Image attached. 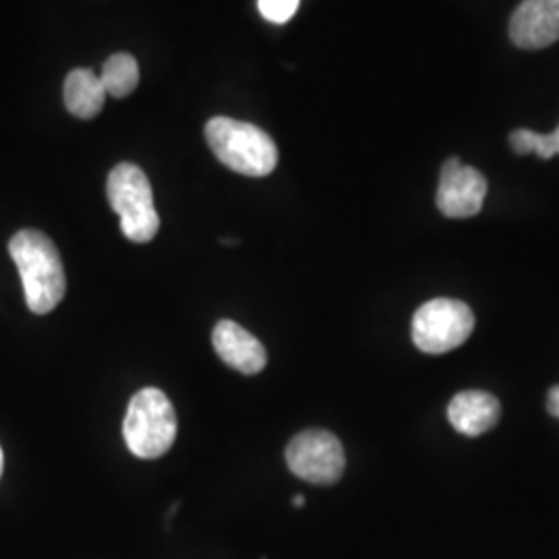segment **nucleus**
I'll return each instance as SVG.
<instances>
[{
  "mask_svg": "<svg viewBox=\"0 0 559 559\" xmlns=\"http://www.w3.org/2000/svg\"><path fill=\"white\" fill-rule=\"evenodd\" d=\"M500 400L483 390L460 392L448 406V419L452 427L466 438H479L491 431L500 423Z\"/></svg>",
  "mask_w": 559,
  "mask_h": 559,
  "instance_id": "nucleus-10",
  "label": "nucleus"
},
{
  "mask_svg": "<svg viewBox=\"0 0 559 559\" xmlns=\"http://www.w3.org/2000/svg\"><path fill=\"white\" fill-rule=\"evenodd\" d=\"M2 468H4V456H2V448H0V477H2Z\"/></svg>",
  "mask_w": 559,
  "mask_h": 559,
  "instance_id": "nucleus-17",
  "label": "nucleus"
},
{
  "mask_svg": "<svg viewBox=\"0 0 559 559\" xmlns=\"http://www.w3.org/2000/svg\"><path fill=\"white\" fill-rule=\"evenodd\" d=\"M286 464L299 479L313 485H334L344 475L346 456L334 433L307 429L288 443Z\"/></svg>",
  "mask_w": 559,
  "mask_h": 559,
  "instance_id": "nucleus-6",
  "label": "nucleus"
},
{
  "mask_svg": "<svg viewBox=\"0 0 559 559\" xmlns=\"http://www.w3.org/2000/svg\"><path fill=\"white\" fill-rule=\"evenodd\" d=\"M510 38L522 50H540L559 40V0H522L510 20Z\"/></svg>",
  "mask_w": 559,
  "mask_h": 559,
  "instance_id": "nucleus-8",
  "label": "nucleus"
},
{
  "mask_svg": "<svg viewBox=\"0 0 559 559\" xmlns=\"http://www.w3.org/2000/svg\"><path fill=\"white\" fill-rule=\"evenodd\" d=\"M122 436L127 448L138 459L164 456L177 440V413L173 402L158 388L138 392L129 402L122 420Z\"/></svg>",
  "mask_w": 559,
  "mask_h": 559,
  "instance_id": "nucleus-3",
  "label": "nucleus"
},
{
  "mask_svg": "<svg viewBox=\"0 0 559 559\" xmlns=\"http://www.w3.org/2000/svg\"><path fill=\"white\" fill-rule=\"evenodd\" d=\"M106 195L119 214L122 235L133 242H150L160 230V216L154 207V193L140 166L122 162L112 168Z\"/></svg>",
  "mask_w": 559,
  "mask_h": 559,
  "instance_id": "nucleus-4",
  "label": "nucleus"
},
{
  "mask_svg": "<svg viewBox=\"0 0 559 559\" xmlns=\"http://www.w3.org/2000/svg\"><path fill=\"white\" fill-rule=\"evenodd\" d=\"M106 102L100 78L90 69H75L64 81V106L78 119H96Z\"/></svg>",
  "mask_w": 559,
  "mask_h": 559,
  "instance_id": "nucleus-11",
  "label": "nucleus"
},
{
  "mask_svg": "<svg viewBox=\"0 0 559 559\" xmlns=\"http://www.w3.org/2000/svg\"><path fill=\"white\" fill-rule=\"evenodd\" d=\"M547 411L559 419V385H554L547 394Z\"/></svg>",
  "mask_w": 559,
  "mask_h": 559,
  "instance_id": "nucleus-15",
  "label": "nucleus"
},
{
  "mask_svg": "<svg viewBox=\"0 0 559 559\" xmlns=\"http://www.w3.org/2000/svg\"><path fill=\"white\" fill-rule=\"evenodd\" d=\"M510 145L520 156L537 154L540 160H551L554 156H559V127L547 135H540L531 129H516L514 133H510Z\"/></svg>",
  "mask_w": 559,
  "mask_h": 559,
  "instance_id": "nucleus-13",
  "label": "nucleus"
},
{
  "mask_svg": "<svg viewBox=\"0 0 559 559\" xmlns=\"http://www.w3.org/2000/svg\"><path fill=\"white\" fill-rule=\"evenodd\" d=\"M475 330L473 309L456 299L427 300L413 318V340L425 355H445Z\"/></svg>",
  "mask_w": 559,
  "mask_h": 559,
  "instance_id": "nucleus-5",
  "label": "nucleus"
},
{
  "mask_svg": "<svg viewBox=\"0 0 559 559\" xmlns=\"http://www.w3.org/2000/svg\"><path fill=\"white\" fill-rule=\"evenodd\" d=\"M487 198V179L477 168L464 166L460 158L443 162L438 187V207L441 214L454 221L473 218L483 210Z\"/></svg>",
  "mask_w": 559,
  "mask_h": 559,
  "instance_id": "nucleus-7",
  "label": "nucleus"
},
{
  "mask_svg": "<svg viewBox=\"0 0 559 559\" xmlns=\"http://www.w3.org/2000/svg\"><path fill=\"white\" fill-rule=\"evenodd\" d=\"M293 506H297V508H302V506H305V498H302V496H297V498L293 500Z\"/></svg>",
  "mask_w": 559,
  "mask_h": 559,
  "instance_id": "nucleus-16",
  "label": "nucleus"
},
{
  "mask_svg": "<svg viewBox=\"0 0 559 559\" xmlns=\"http://www.w3.org/2000/svg\"><path fill=\"white\" fill-rule=\"evenodd\" d=\"M9 251L20 270L29 311L36 316L50 313L67 293L59 249L40 230L27 228L11 239Z\"/></svg>",
  "mask_w": 559,
  "mask_h": 559,
  "instance_id": "nucleus-1",
  "label": "nucleus"
},
{
  "mask_svg": "<svg viewBox=\"0 0 559 559\" xmlns=\"http://www.w3.org/2000/svg\"><path fill=\"white\" fill-rule=\"evenodd\" d=\"M100 81L106 90V96H112V98L131 96L140 85L138 60L127 52L112 55L102 67Z\"/></svg>",
  "mask_w": 559,
  "mask_h": 559,
  "instance_id": "nucleus-12",
  "label": "nucleus"
},
{
  "mask_svg": "<svg viewBox=\"0 0 559 559\" xmlns=\"http://www.w3.org/2000/svg\"><path fill=\"white\" fill-rule=\"evenodd\" d=\"M214 348L228 367L245 376H255L263 371L267 362V353L260 340L249 334L239 323L230 320L218 321L212 334Z\"/></svg>",
  "mask_w": 559,
  "mask_h": 559,
  "instance_id": "nucleus-9",
  "label": "nucleus"
},
{
  "mask_svg": "<svg viewBox=\"0 0 559 559\" xmlns=\"http://www.w3.org/2000/svg\"><path fill=\"white\" fill-rule=\"evenodd\" d=\"M300 0H258L260 13L272 23H286L293 20Z\"/></svg>",
  "mask_w": 559,
  "mask_h": 559,
  "instance_id": "nucleus-14",
  "label": "nucleus"
},
{
  "mask_svg": "<svg viewBox=\"0 0 559 559\" xmlns=\"http://www.w3.org/2000/svg\"><path fill=\"white\" fill-rule=\"evenodd\" d=\"M205 141L226 168L245 177H267L278 166L276 143L251 122L214 117L205 124Z\"/></svg>",
  "mask_w": 559,
  "mask_h": 559,
  "instance_id": "nucleus-2",
  "label": "nucleus"
}]
</instances>
